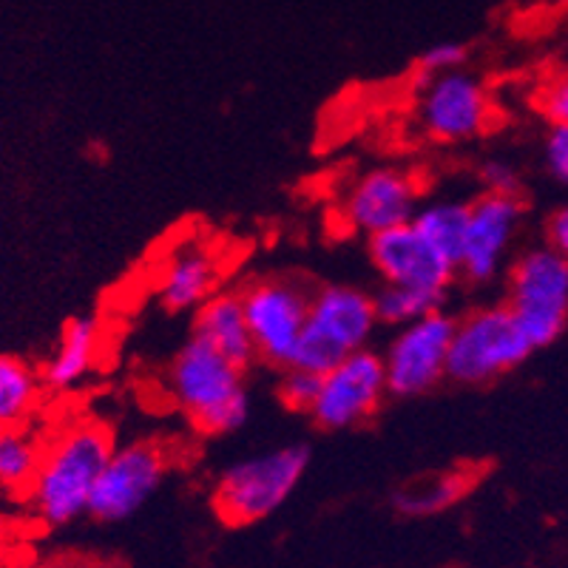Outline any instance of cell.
I'll return each instance as SVG.
<instances>
[{"mask_svg":"<svg viewBox=\"0 0 568 568\" xmlns=\"http://www.w3.org/2000/svg\"><path fill=\"white\" fill-rule=\"evenodd\" d=\"M114 453V438L100 420H78L43 449L38 478L29 486L34 515L45 526H65L89 515L91 495L98 489Z\"/></svg>","mask_w":568,"mask_h":568,"instance_id":"obj_1","label":"cell"},{"mask_svg":"<svg viewBox=\"0 0 568 568\" xmlns=\"http://www.w3.org/2000/svg\"><path fill=\"white\" fill-rule=\"evenodd\" d=\"M169 387L174 404L185 413L196 433L216 438L231 435L251 418V395L245 387V367L191 336L169 367Z\"/></svg>","mask_w":568,"mask_h":568,"instance_id":"obj_2","label":"cell"},{"mask_svg":"<svg viewBox=\"0 0 568 568\" xmlns=\"http://www.w3.org/2000/svg\"><path fill=\"white\" fill-rule=\"evenodd\" d=\"M311 466V449L287 444L251 455L222 471L213 484V509L227 526H251L287 504Z\"/></svg>","mask_w":568,"mask_h":568,"instance_id":"obj_3","label":"cell"},{"mask_svg":"<svg viewBox=\"0 0 568 568\" xmlns=\"http://www.w3.org/2000/svg\"><path fill=\"white\" fill-rule=\"evenodd\" d=\"M375 296L353 284H324L311 296V313L291 367L324 375L373 342L378 327Z\"/></svg>","mask_w":568,"mask_h":568,"instance_id":"obj_4","label":"cell"},{"mask_svg":"<svg viewBox=\"0 0 568 568\" xmlns=\"http://www.w3.org/2000/svg\"><path fill=\"white\" fill-rule=\"evenodd\" d=\"M535 353L509 304H486L455 322L446 378L464 387L497 382Z\"/></svg>","mask_w":568,"mask_h":568,"instance_id":"obj_5","label":"cell"},{"mask_svg":"<svg viewBox=\"0 0 568 568\" xmlns=\"http://www.w3.org/2000/svg\"><path fill=\"white\" fill-rule=\"evenodd\" d=\"M506 304L531 347H549L568 324V258L542 245L520 253L509 267Z\"/></svg>","mask_w":568,"mask_h":568,"instance_id":"obj_6","label":"cell"},{"mask_svg":"<svg viewBox=\"0 0 568 568\" xmlns=\"http://www.w3.org/2000/svg\"><path fill=\"white\" fill-rule=\"evenodd\" d=\"M240 296L258 358L278 369L291 367L311 313L313 293L293 278L265 276L253 278Z\"/></svg>","mask_w":568,"mask_h":568,"instance_id":"obj_7","label":"cell"},{"mask_svg":"<svg viewBox=\"0 0 568 568\" xmlns=\"http://www.w3.org/2000/svg\"><path fill=\"white\" fill-rule=\"evenodd\" d=\"M171 471L169 446L160 440H134L114 446L109 464L91 495L89 515L100 524H123L160 491Z\"/></svg>","mask_w":568,"mask_h":568,"instance_id":"obj_8","label":"cell"},{"mask_svg":"<svg viewBox=\"0 0 568 568\" xmlns=\"http://www.w3.org/2000/svg\"><path fill=\"white\" fill-rule=\"evenodd\" d=\"M455 322L458 318L438 311L395 329L382 353L389 395L418 398V395L433 393L440 382H446Z\"/></svg>","mask_w":568,"mask_h":568,"instance_id":"obj_9","label":"cell"},{"mask_svg":"<svg viewBox=\"0 0 568 568\" xmlns=\"http://www.w3.org/2000/svg\"><path fill=\"white\" fill-rule=\"evenodd\" d=\"M418 125L433 142L458 145L484 136L495 120L491 94L475 74L458 69L424 78L418 91Z\"/></svg>","mask_w":568,"mask_h":568,"instance_id":"obj_10","label":"cell"},{"mask_svg":"<svg viewBox=\"0 0 568 568\" xmlns=\"http://www.w3.org/2000/svg\"><path fill=\"white\" fill-rule=\"evenodd\" d=\"M387 395L389 384L382 353L367 347L362 353L347 355L338 367L322 375L318 395L307 415L318 429L342 433L373 418Z\"/></svg>","mask_w":568,"mask_h":568,"instance_id":"obj_11","label":"cell"},{"mask_svg":"<svg viewBox=\"0 0 568 568\" xmlns=\"http://www.w3.org/2000/svg\"><path fill=\"white\" fill-rule=\"evenodd\" d=\"M369 262L384 284L398 287H418V291L449 293L458 278V265L444 256L424 233L407 222V225L384 231L367 240Z\"/></svg>","mask_w":568,"mask_h":568,"instance_id":"obj_12","label":"cell"},{"mask_svg":"<svg viewBox=\"0 0 568 568\" xmlns=\"http://www.w3.org/2000/svg\"><path fill=\"white\" fill-rule=\"evenodd\" d=\"M420 207V182L407 169L382 165L353 182L344 196L342 216L349 231L378 236L384 231L407 225Z\"/></svg>","mask_w":568,"mask_h":568,"instance_id":"obj_13","label":"cell"},{"mask_svg":"<svg viewBox=\"0 0 568 568\" xmlns=\"http://www.w3.org/2000/svg\"><path fill=\"white\" fill-rule=\"evenodd\" d=\"M524 222L520 196L480 194L469 202V227H466L464 251H460L458 276L471 284L495 282L500 267L509 258Z\"/></svg>","mask_w":568,"mask_h":568,"instance_id":"obj_14","label":"cell"},{"mask_svg":"<svg viewBox=\"0 0 568 568\" xmlns=\"http://www.w3.org/2000/svg\"><path fill=\"white\" fill-rule=\"evenodd\" d=\"M222 258L205 240L176 242L156 271L154 293L169 313H196L220 293Z\"/></svg>","mask_w":568,"mask_h":568,"instance_id":"obj_15","label":"cell"},{"mask_svg":"<svg viewBox=\"0 0 568 568\" xmlns=\"http://www.w3.org/2000/svg\"><path fill=\"white\" fill-rule=\"evenodd\" d=\"M213 349H220L225 358H231L240 367H251L256 362V344L251 336V324L245 316V304L240 293L220 291L207 298L200 311L194 313V333Z\"/></svg>","mask_w":568,"mask_h":568,"instance_id":"obj_16","label":"cell"},{"mask_svg":"<svg viewBox=\"0 0 568 568\" xmlns=\"http://www.w3.org/2000/svg\"><path fill=\"white\" fill-rule=\"evenodd\" d=\"M100 353V324L98 318L78 316L69 318L60 329V344L49 364L43 367V384L49 389H71L91 373Z\"/></svg>","mask_w":568,"mask_h":568,"instance_id":"obj_17","label":"cell"},{"mask_svg":"<svg viewBox=\"0 0 568 568\" xmlns=\"http://www.w3.org/2000/svg\"><path fill=\"white\" fill-rule=\"evenodd\" d=\"M469 491V475L464 471H440V475H426V478L413 480L404 489L395 491V509L400 515H438L458 504L460 497Z\"/></svg>","mask_w":568,"mask_h":568,"instance_id":"obj_18","label":"cell"},{"mask_svg":"<svg viewBox=\"0 0 568 568\" xmlns=\"http://www.w3.org/2000/svg\"><path fill=\"white\" fill-rule=\"evenodd\" d=\"M40 384L43 378L23 358L0 355V429H14L32 415Z\"/></svg>","mask_w":568,"mask_h":568,"instance_id":"obj_19","label":"cell"},{"mask_svg":"<svg viewBox=\"0 0 568 568\" xmlns=\"http://www.w3.org/2000/svg\"><path fill=\"white\" fill-rule=\"evenodd\" d=\"M413 225L433 242L444 256H449L458 265L460 251H464L466 227H469V202L460 200H438L429 205H420L415 213Z\"/></svg>","mask_w":568,"mask_h":568,"instance_id":"obj_20","label":"cell"},{"mask_svg":"<svg viewBox=\"0 0 568 568\" xmlns=\"http://www.w3.org/2000/svg\"><path fill=\"white\" fill-rule=\"evenodd\" d=\"M43 446L23 429H0V486L29 489L38 478Z\"/></svg>","mask_w":568,"mask_h":568,"instance_id":"obj_21","label":"cell"},{"mask_svg":"<svg viewBox=\"0 0 568 568\" xmlns=\"http://www.w3.org/2000/svg\"><path fill=\"white\" fill-rule=\"evenodd\" d=\"M444 293L418 291V287H398V284H384L382 291L375 293V313L378 322L387 327H404L418 318L438 313L444 307Z\"/></svg>","mask_w":568,"mask_h":568,"instance_id":"obj_22","label":"cell"},{"mask_svg":"<svg viewBox=\"0 0 568 568\" xmlns=\"http://www.w3.org/2000/svg\"><path fill=\"white\" fill-rule=\"evenodd\" d=\"M318 384H322V375L287 367L282 369V378H278V398L293 413H311L313 400L318 395Z\"/></svg>","mask_w":568,"mask_h":568,"instance_id":"obj_23","label":"cell"},{"mask_svg":"<svg viewBox=\"0 0 568 568\" xmlns=\"http://www.w3.org/2000/svg\"><path fill=\"white\" fill-rule=\"evenodd\" d=\"M466 58H469V49L458 40H440V43L426 45L424 52L418 54L420 78H438V74L458 71L466 63Z\"/></svg>","mask_w":568,"mask_h":568,"instance_id":"obj_24","label":"cell"},{"mask_svg":"<svg viewBox=\"0 0 568 568\" xmlns=\"http://www.w3.org/2000/svg\"><path fill=\"white\" fill-rule=\"evenodd\" d=\"M537 109L551 125H566L568 129V71H560L549 78L537 91Z\"/></svg>","mask_w":568,"mask_h":568,"instance_id":"obj_25","label":"cell"},{"mask_svg":"<svg viewBox=\"0 0 568 568\" xmlns=\"http://www.w3.org/2000/svg\"><path fill=\"white\" fill-rule=\"evenodd\" d=\"M480 187L484 194L497 196H520V174L511 162L504 160H486L478 171Z\"/></svg>","mask_w":568,"mask_h":568,"instance_id":"obj_26","label":"cell"},{"mask_svg":"<svg viewBox=\"0 0 568 568\" xmlns=\"http://www.w3.org/2000/svg\"><path fill=\"white\" fill-rule=\"evenodd\" d=\"M542 162L557 182L568 185V129L566 125H551L546 140H542Z\"/></svg>","mask_w":568,"mask_h":568,"instance_id":"obj_27","label":"cell"},{"mask_svg":"<svg viewBox=\"0 0 568 568\" xmlns=\"http://www.w3.org/2000/svg\"><path fill=\"white\" fill-rule=\"evenodd\" d=\"M549 245L568 258V207L557 211L549 220Z\"/></svg>","mask_w":568,"mask_h":568,"instance_id":"obj_28","label":"cell"},{"mask_svg":"<svg viewBox=\"0 0 568 568\" xmlns=\"http://www.w3.org/2000/svg\"><path fill=\"white\" fill-rule=\"evenodd\" d=\"M34 568H83L78 566V562H69V560H49V562H40V566Z\"/></svg>","mask_w":568,"mask_h":568,"instance_id":"obj_29","label":"cell"},{"mask_svg":"<svg viewBox=\"0 0 568 568\" xmlns=\"http://www.w3.org/2000/svg\"><path fill=\"white\" fill-rule=\"evenodd\" d=\"M83 568H116V566H109V562H94V566H83Z\"/></svg>","mask_w":568,"mask_h":568,"instance_id":"obj_30","label":"cell"}]
</instances>
